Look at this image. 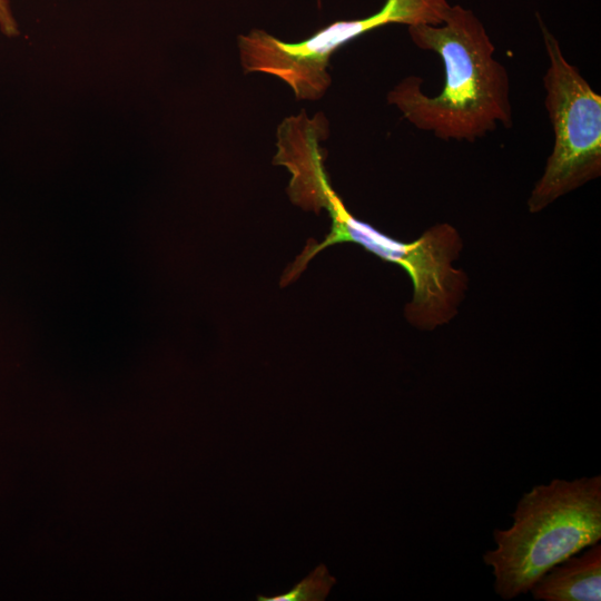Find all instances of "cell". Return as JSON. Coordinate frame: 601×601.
<instances>
[{
	"instance_id": "cell-6",
	"label": "cell",
	"mask_w": 601,
	"mask_h": 601,
	"mask_svg": "<svg viewBox=\"0 0 601 601\" xmlns=\"http://www.w3.org/2000/svg\"><path fill=\"white\" fill-rule=\"evenodd\" d=\"M556 564L531 588L535 600L600 601L601 545L594 543Z\"/></svg>"
},
{
	"instance_id": "cell-1",
	"label": "cell",
	"mask_w": 601,
	"mask_h": 601,
	"mask_svg": "<svg viewBox=\"0 0 601 601\" xmlns=\"http://www.w3.org/2000/svg\"><path fill=\"white\" fill-rule=\"evenodd\" d=\"M413 43L443 62L444 86L436 96L423 92V79L407 76L388 93L415 128L441 140L474 142L499 125L512 127L510 77L495 57L483 22L461 4H452L440 24L407 27Z\"/></svg>"
},
{
	"instance_id": "cell-7",
	"label": "cell",
	"mask_w": 601,
	"mask_h": 601,
	"mask_svg": "<svg viewBox=\"0 0 601 601\" xmlns=\"http://www.w3.org/2000/svg\"><path fill=\"white\" fill-rule=\"evenodd\" d=\"M336 583L324 564L295 584L289 591L274 597L258 595V601H323Z\"/></svg>"
},
{
	"instance_id": "cell-3",
	"label": "cell",
	"mask_w": 601,
	"mask_h": 601,
	"mask_svg": "<svg viewBox=\"0 0 601 601\" xmlns=\"http://www.w3.org/2000/svg\"><path fill=\"white\" fill-rule=\"evenodd\" d=\"M325 208L332 226L324 240L313 239L286 269L282 286L296 279L308 262L322 249L339 243H355L375 256L402 267L413 284V298L405 307L408 322L418 328L433 329L450 322L466 289V275L454 266L462 249L457 230L437 224L411 243L396 240L355 218L327 184L314 203V211Z\"/></svg>"
},
{
	"instance_id": "cell-8",
	"label": "cell",
	"mask_w": 601,
	"mask_h": 601,
	"mask_svg": "<svg viewBox=\"0 0 601 601\" xmlns=\"http://www.w3.org/2000/svg\"><path fill=\"white\" fill-rule=\"evenodd\" d=\"M0 31L9 38L20 33L10 0H0Z\"/></svg>"
},
{
	"instance_id": "cell-2",
	"label": "cell",
	"mask_w": 601,
	"mask_h": 601,
	"mask_svg": "<svg viewBox=\"0 0 601 601\" xmlns=\"http://www.w3.org/2000/svg\"><path fill=\"white\" fill-rule=\"evenodd\" d=\"M511 516L512 525L494 530L496 546L483 555L504 600L530 592L550 569L600 541L601 476L535 485Z\"/></svg>"
},
{
	"instance_id": "cell-4",
	"label": "cell",
	"mask_w": 601,
	"mask_h": 601,
	"mask_svg": "<svg viewBox=\"0 0 601 601\" xmlns=\"http://www.w3.org/2000/svg\"><path fill=\"white\" fill-rule=\"evenodd\" d=\"M549 66L543 76L544 106L554 142L528 199L538 213L601 174V96L563 55L555 36L536 13Z\"/></svg>"
},
{
	"instance_id": "cell-5",
	"label": "cell",
	"mask_w": 601,
	"mask_h": 601,
	"mask_svg": "<svg viewBox=\"0 0 601 601\" xmlns=\"http://www.w3.org/2000/svg\"><path fill=\"white\" fill-rule=\"evenodd\" d=\"M450 7V0H386L367 17L334 21L299 42H285L257 29L247 42L246 63L252 72L286 82L297 99L317 100L331 85V56L343 45L386 24H440Z\"/></svg>"
}]
</instances>
